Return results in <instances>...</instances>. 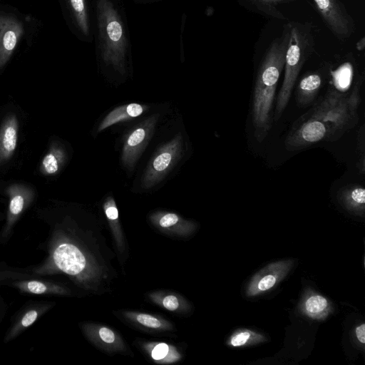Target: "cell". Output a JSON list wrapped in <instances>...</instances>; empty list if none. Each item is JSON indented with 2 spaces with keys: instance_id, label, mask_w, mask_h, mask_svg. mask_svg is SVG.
<instances>
[{
  "instance_id": "6da1fadb",
  "label": "cell",
  "mask_w": 365,
  "mask_h": 365,
  "mask_svg": "<svg viewBox=\"0 0 365 365\" xmlns=\"http://www.w3.org/2000/svg\"><path fill=\"white\" fill-rule=\"evenodd\" d=\"M288 22L281 35L274 38L267 48L255 79L252 122L255 135L259 141L266 137L271 126V113L275 91L284 67L285 54L289 38Z\"/></svg>"
},
{
  "instance_id": "7a4b0ae2",
  "label": "cell",
  "mask_w": 365,
  "mask_h": 365,
  "mask_svg": "<svg viewBox=\"0 0 365 365\" xmlns=\"http://www.w3.org/2000/svg\"><path fill=\"white\" fill-rule=\"evenodd\" d=\"M288 24L290 34L285 54L284 78L277 99L274 114L275 121L279 119L286 108L299 73L315 47L311 22L292 21Z\"/></svg>"
},
{
  "instance_id": "3957f363",
  "label": "cell",
  "mask_w": 365,
  "mask_h": 365,
  "mask_svg": "<svg viewBox=\"0 0 365 365\" xmlns=\"http://www.w3.org/2000/svg\"><path fill=\"white\" fill-rule=\"evenodd\" d=\"M97 14L103 59L124 74L127 40L118 12L110 1L97 0Z\"/></svg>"
},
{
  "instance_id": "277c9868",
  "label": "cell",
  "mask_w": 365,
  "mask_h": 365,
  "mask_svg": "<svg viewBox=\"0 0 365 365\" xmlns=\"http://www.w3.org/2000/svg\"><path fill=\"white\" fill-rule=\"evenodd\" d=\"M312 118L324 123L328 131L343 130L357 117L356 109L351 104L349 96L330 88L324 99L314 108Z\"/></svg>"
},
{
  "instance_id": "5b68a950",
  "label": "cell",
  "mask_w": 365,
  "mask_h": 365,
  "mask_svg": "<svg viewBox=\"0 0 365 365\" xmlns=\"http://www.w3.org/2000/svg\"><path fill=\"white\" fill-rule=\"evenodd\" d=\"M323 22L340 41H346L356 31V24L341 0H312Z\"/></svg>"
},
{
  "instance_id": "8992f818",
  "label": "cell",
  "mask_w": 365,
  "mask_h": 365,
  "mask_svg": "<svg viewBox=\"0 0 365 365\" xmlns=\"http://www.w3.org/2000/svg\"><path fill=\"white\" fill-rule=\"evenodd\" d=\"M182 152V137L178 133L158 150L143 175L142 186L150 188L162 180L178 162Z\"/></svg>"
},
{
  "instance_id": "52a82bcc",
  "label": "cell",
  "mask_w": 365,
  "mask_h": 365,
  "mask_svg": "<svg viewBox=\"0 0 365 365\" xmlns=\"http://www.w3.org/2000/svg\"><path fill=\"white\" fill-rule=\"evenodd\" d=\"M158 114L153 115L144 120L126 138L121 155L123 165L132 169L153 134Z\"/></svg>"
},
{
  "instance_id": "ba28073f",
  "label": "cell",
  "mask_w": 365,
  "mask_h": 365,
  "mask_svg": "<svg viewBox=\"0 0 365 365\" xmlns=\"http://www.w3.org/2000/svg\"><path fill=\"white\" fill-rule=\"evenodd\" d=\"M293 260H282L271 263L258 272L250 282L247 295L253 297L274 287L289 272Z\"/></svg>"
},
{
  "instance_id": "9c48e42d",
  "label": "cell",
  "mask_w": 365,
  "mask_h": 365,
  "mask_svg": "<svg viewBox=\"0 0 365 365\" xmlns=\"http://www.w3.org/2000/svg\"><path fill=\"white\" fill-rule=\"evenodd\" d=\"M24 31L22 22L14 16L0 14V68L10 59Z\"/></svg>"
},
{
  "instance_id": "30bf717a",
  "label": "cell",
  "mask_w": 365,
  "mask_h": 365,
  "mask_svg": "<svg viewBox=\"0 0 365 365\" xmlns=\"http://www.w3.org/2000/svg\"><path fill=\"white\" fill-rule=\"evenodd\" d=\"M328 132V128L324 123L312 117L288 136L286 147L289 150L305 148L323 140Z\"/></svg>"
},
{
  "instance_id": "8fae6325",
  "label": "cell",
  "mask_w": 365,
  "mask_h": 365,
  "mask_svg": "<svg viewBox=\"0 0 365 365\" xmlns=\"http://www.w3.org/2000/svg\"><path fill=\"white\" fill-rule=\"evenodd\" d=\"M56 265L68 274H78L86 267V261L80 250L72 244L64 243L58 246L53 252Z\"/></svg>"
},
{
  "instance_id": "7c38bea8",
  "label": "cell",
  "mask_w": 365,
  "mask_h": 365,
  "mask_svg": "<svg viewBox=\"0 0 365 365\" xmlns=\"http://www.w3.org/2000/svg\"><path fill=\"white\" fill-rule=\"evenodd\" d=\"M18 120L15 115H10L4 120L0 128V165L13 155L18 139Z\"/></svg>"
},
{
  "instance_id": "4fadbf2b",
  "label": "cell",
  "mask_w": 365,
  "mask_h": 365,
  "mask_svg": "<svg viewBox=\"0 0 365 365\" xmlns=\"http://www.w3.org/2000/svg\"><path fill=\"white\" fill-rule=\"evenodd\" d=\"M298 0H237L239 4L250 12L259 14L266 18L287 20V18L279 9L284 4Z\"/></svg>"
},
{
  "instance_id": "5bb4252c",
  "label": "cell",
  "mask_w": 365,
  "mask_h": 365,
  "mask_svg": "<svg viewBox=\"0 0 365 365\" xmlns=\"http://www.w3.org/2000/svg\"><path fill=\"white\" fill-rule=\"evenodd\" d=\"M322 83L319 71L307 73L300 80L297 91V102L300 107L309 106L315 98Z\"/></svg>"
},
{
  "instance_id": "9a60e30c",
  "label": "cell",
  "mask_w": 365,
  "mask_h": 365,
  "mask_svg": "<svg viewBox=\"0 0 365 365\" xmlns=\"http://www.w3.org/2000/svg\"><path fill=\"white\" fill-rule=\"evenodd\" d=\"M145 109V106L138 103H130L117 107L103 119L98 128V132L120 121L136 118L141 115Z\"/></svg>"
},
{
  "instance_id": "2e32d148",
  "label": "cell",
  "mask_w": 365,
  "mask_h": 365,
  "mask_svg": "<svg viewBox=\"0 0 365 365\" xmlns=\"http://www.w3.org/2000/svg\"><path fill=\"white\" fill-rule=\"evenodd\" d=\"M301 309L308 317L319 319H324L329 313L331 306L325 297L312 293L304 297Z\"/></svg>"
},
{
  "instance_id": "e0dca14e",
  "label": "cell",
  "mask_w": 365,
  "mask_h": 365,
  "mask_svg": "<svg viewBox=\"0 0 365 365\" xmlns=\"http://www.w3.org/2000/svg\"><path fill=\"white\" fill-rule=\"evenodd\" d=\"M340 199L344 206L357 214L363 213L365 205V190L361 185L346 187L340 192Z\"/></svg>"
},
{
  "instance_id": "ac0fdd59",
  "label": "cell",
  "mask_w": 365,
  "mask_h": 365,
  "mask_svg": "<svg viewBox=\"0 0 365 365\" xmlns=\"http://www.w3.org/2000/svg\"><path fill=\"white\" fill-rule=\"evenodd\" d=\"M65 159L64 150L58 144H52L41 161V172L47 175L56 174L63 165Z\"/></svg>"
},
{
  "instance_id": "d6986e66",
  "label": "cell",
  "mask_w": 365,
  "mask_h": 365,
  "mask_svg": "<svg viewBox=\"0 0 365 365\" xmlns=\"http://www.w3.org/2000/svg\"><path fill=\"white\" fill-rule=\"evenodd\" d=\"M6 188V192L10 197L9 212L12 215H18L23 210L31 191L29 187L22 184H12Z\"/></svg>"
},
{
  "instance_id": "ffe728a7",
  "label": "cell",
  "mask_w": 365,
  "mask_h": 365,
  "mask_svg": "<svg viewBox=\"0 0 365 365\" xmlns=\"http://www.w3.org/2000/svg\"><path fill=\"white\" fill-rule=\"evenodd\" d=\"M266 341L264 336L248 329L235 331L230 338L227 344L234 347H240L256 344Z\"/></svg>"
},
{
  "instance_id": "44dd1931",
  "label": "cell",
  "mask_w": 365,
  "mask_h": 365,
  "mask_svg": "<svg viewBox=\"0 0 365 365\" xmlns=\"http://www.w3.org/2000/svg\"><path fill=\"white\" fill-rule=\"evenodd\" d=\"M71 11L81 31L86 35L89 34V24L84 0H68Z\"/></svg>"
},
{
  "instance_id": "7402d4cb",
  "label": "cell",
  "mask_w": 365,
  "mask_h": 365,
  "mask_svg": "<svg viewBox=\"0 0 365 365\" xmlns=\"http://www.w3.org/2000/svg\"><path fill=\"white\" fill-rule=\"evenodd\" d=\"M334 84L337 89L345 91L349 88L352 78V67L349 63L340 66L333 73Z\"/></svg>"
},
{
  "instance_id": "603a6c76",
  "label": "cell",
  "mask_w": 365,
  "mask_h": 365,
  "mask_svg": "<svg viewBox=\"0 0 365 365\" xmlns=\"http://www.w3.org/2000/svg\"><path fill=\"white\" fill-rule=\"evenodd\" d=\"M137 321L141 324L150 328H158L161 326V323L158 319L146 314H138Z\"/></svg>"
},
{
  "instance_id": "cb8c5ba5",
  "label": "cell",
  "mask_w": 365,
  "mask_h": 365,
  "mask_svg": "<svg viewBox=\"0 0 365 365\" xmlns=\"http://www.w3.org/2000/svg\"><path fill=\"white\" fill-rule=\"evenodd\" d=\"M105 212L110 220H116L118 217V211L115 207L114 200L109 197L104 205Z\"/></svg>"
},
{
  "instance_id": "d4e9b609",
  "label": "cell",
  "mask_w": 365,
  "mask_h": 365,
  "mask_svg": "<svg viewBox=\"0 0 365 365\" xmlns=\"http://www.w3.org/2000/svg\"><path fill=\"white\" fill-rule=\"evenodd\" d=\"M168 345L165 343H160L153 348L151 352V356L155 360H160L168 355Z\"/></svg>"
},
{
  "instance_id": "484cf974",
  "label": "cell",
  "mask_w": 365,
  "mask_h": 365,
  "mask_svg": "<svg viewBox=\"0 0 365 365\" xmlns=\"http://www.w3.org/2000/svg\"><path fill=\"white\" fill-rule=\"evenodd\" d=\"M178 221L179 217L177 215L174 213H166L160 217L159 225L162 227L166 228L176 225Z\"/></svg>"
},
{
  "instance_id": "4316f807",
  "label": "cell",
  "mask_w": 365,
  "mask_h": 365,
  "mask_svg": "<svg viewBox=\"0 0 365 365\" xmlns=\"http://www.w3.org/2000/svg\"><path fill=\"white\" fill-rule=\"evenodd\" d=\"M27 288L29 292L34 294H42L46 291L44 284L38 281H31L27 283Z\"/></svg>"
},
{
  "instance_id": "83f0119b",
  "label": "cell",
  "mask_w": 365,
  "mask_h": 365,
  "mask_svg": "<svg viewBox=\"0 0 365 365\" xmlns=\"http://www.w3.org/2000/svg\"><path fill=\"white\" fill-rule=\"evenodd\" d=\"M163 304L165 309L170 311L175 310L179 306L177 297L173 295L166 296L163 301Z\"/></svg>"
},
{
  "instance_id": "f1b7e54d",
  "label": "cell",
  "mask_w": 365,
  "mask_h": 365,
  "mask_svg": "<svg viewBox=\"0 0 365 365\" xmlns=\"http://www.w3.org/2000/svg\"><path fill=\"white\" fill-rule=\"evenodd\" d=\"M101 339L106 343H113L115 341V334L112 330L106 327H102L99 330Z\"/></svg>"
},
{
  "instance_id": "f546056e",
  "label": "cell",
  "mask_w": 365,
  "mask_h": 365,
  "mask_svg": "<svg viewBox=\"0 0 365 365\" xmlns=\"http://www.w3.org/2000/svg\"><path fill=\"white\" fill-rule=\"evenodd\" d=\"M37 312L34 310L27 312L21 320V324L24 327H29L36 319Z\"/></svg>"
},
{
  "instance_id": "4dcf8cb0",
  "label": "cell",
  "mask_w": 365,
  "mask_h": 365,
  "mask_svg": "<svg viewBox=\"0 0 365 365\" xmlns=\"http://www.w3.org/2000/svg\"><path fill=\"white\" fill-rule=\"evenodd\" d=\"M355 334L358 341L364 344L365 343V324H361L358 326L355 329Z\"/></svg>"
},
{
  "instance_id": "1f68e13d",
  "label": "cell",
  "mask_w": 365,
  "mask_h": 365,
  "mask_svg": "<svg viewBox=\"0 0 365 365\" xmlns=\"http://www.w3.org/2000/svg\"><path fill=\"white\" fill-rule=\"evenodd\" d=\"M364 48H365V37L362 36L356 43V48L358 51H364Z\"/></svg>"
}]
</instances>
